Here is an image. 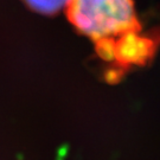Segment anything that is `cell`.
I'll return each instance as SVG.
<instances>
[{"instance_id": "6da1fadb", "label": "cell", "mask_w": 160, "mask_h": 160, "mask_svg": "<svg viewBox=\"0 0 160 160\" xmlns=\"http://www.w3.org/2000/svg\"><path fill=\"white\" fill-rule=\"evenodd\" d=\"M67 13L80 32L98 42L103 57L112 49L110 42L133 39L141 29L134 0H70Z\"/></svg>"}, {"instance_id": "7a4b0ae2", "label": "cell", "mask_w": 160, "mask_h": 160, "mask_svg": "<svg viewBox=\"0 0 160 160\" xmlns=\"http://www.w3.org/2000/svg\"><path fill=\"white\" fill-rule=\"evenodd\" d=\"M70 0H25V2L36 12L53 14L68 6Z\"/></svg>"}]
</instances>
